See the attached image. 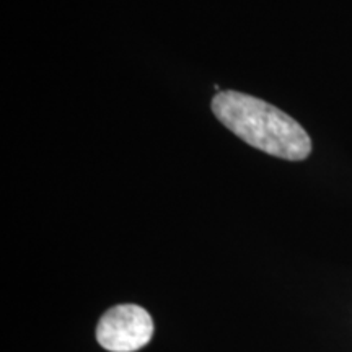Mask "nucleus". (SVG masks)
Listing matches in <instances>:
<instances>
[{
	"label": "nucleus",
	"mask_w": 352,
	"mask_h": 352,
	"mask_svg": "<svg viewBox=\"0 0 352 352\" xmlns=\"http://www.w3.org/2000/svg\"><path fill=\"white\" fill-rule=\"evenodd\" d=\"M215 118L241 140L264 153L300 162L311 153L307 131L287 113L241 91H220L212 100Z\"/></svg>",
	"instance_id": "f257e3e1"
},
{
	"label": "nucleus",
	"mask_w": 352,
	"mask_h": 352,
	"mask_svg": "<svg viewBox=\"0 0 352 352\" xmlns=\"http://www.w3.org/2000/svg\"><path fill=\"white\" fill-rule=\"evenodd\" d=\"M153 336V320L139 305L124 303L104 311L96 324V341L111 352H134L142 349Z\"/></svg>",
	"instance_id": "f03ea898"
}]
</instances>
